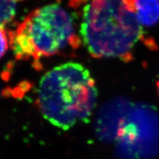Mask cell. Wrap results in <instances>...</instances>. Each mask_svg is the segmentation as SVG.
<instances>
[{"mask_svg": "<svg viewBox=\"0 0 159 159\" xmlns=\"http://www.w3.org/2000/svg\"><path fill=\"white\" fill-rule=\"evenodd\" d=\"M37 90V106L42 116L62 130L88 122L98 95L90 72L76 62L61 64L48 71Z\"/></svg>", "mask_w": 159, "mask_h": 159, "instance_id": "cell-2", "label": "cell"}, {"mask_svg": "<svg viewBox=\"0 0 159 159\" xmlns=\"http://www.w3.org/2000/svg\"><path fill=\"white\" fill-rule=\"evenodd\" d=\"M18 0H0V27H4L15 17Z\"/></svg>", "mask_w": 159, "mask_h": 159, "instance_id": "cell-5", "label": "cell"}, {"mask_svg": "<svg viewBox=\"0 0 159 159\" xmlns=\"http://www.w3.org/2000/svg\"><path fill=\"white\" fill-rule=\"evenodd\" d=\"M133 7L142 25L152 27L159 21V0H133Z\"/></svg>", "mask_w": 159, "mask_h": 159, "instance_id": "cell-4", "label": "cell"}, {"mask_svg": "<svg viewBox=\"0 0 159 159\" xmlns=\"http://www.w3.org/2000/svg\"><path fill=\"white\" fill-rule=\"evenodd\" d=\"M157 90H158V96H159V80L157 82Z\"/></svg>", "mask_w": 159, "mask_h": 159, "instance_id": "cell-7", "label": "cell"}, {"mask_svg": "<svg viewBox=\"0 0 159 159\" xmlns=\"http://www.w3.org/2000/svg\"><path fill=\"white\" fill-rule=\"evenodd\" d=\"M133 2L91 0L84 7L80 33L92 57L116 58L129 62L134 58V47L139 41L158 49L154 40L145 36Z\"/></svg>", "mask_w": 159, "mask_h": 159, "instance_id": "cell-1", "label": "cell"}, {"mask_svg": "<svg viewBox=\"0 0 159 159\" xmlns=\"http://www.w3.org/2000/svg\"><path fill=\"white\" fill-rule=\"evenodd\" d=\"M9 37L17 59L36 61L76 50L81 42L72 16L58 4L34 10L9 33Z\"/></svg>", "mask_w": 159, "mask_h": 159, "instance_id": "cell-3", "label": "cell"}, {"mask_svg": "<svg viewBox=\"0 0 159 159\" xmlns=\"http://www.w3.org/2000/svg\"><path fill=\"white\" fill-rule=\"evenodd\" d=\"M9 43V34L3 27H0V59H1L6 53Z\"/></svg>", "mask_w": 159, "mask_h": 159, "instance_id": "cell-6", "label": "cell"}]
</instances>
